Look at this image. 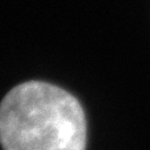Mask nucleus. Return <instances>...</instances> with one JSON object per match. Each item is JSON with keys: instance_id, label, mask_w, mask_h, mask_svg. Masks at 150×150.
Returning <instances> with one entry per match:
<instances>
[{"instance_id": "f257e3e1", "label": "nucleus", "mask_w": 150, "mask_h": 150, "mask_svg": "<svg viewBox=\"0 0 150 150\" xmlns=\"http://www.w3.org/2000/svg\"><path fill=\"white\" fill-rule=\"evenodd\" d=\"M87 126L79 101L62 88L31 80L0 102L4 150H85Z\"/></svg>"}]
</instances>
